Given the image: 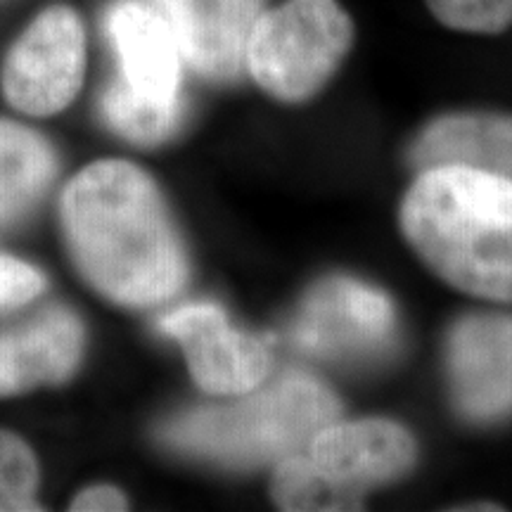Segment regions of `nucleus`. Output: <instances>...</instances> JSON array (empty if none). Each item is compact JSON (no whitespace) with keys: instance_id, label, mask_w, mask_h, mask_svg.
Instances as JSON below:
<instances>
[{"instance_id":"obj_15","label":"nucleus","mask_w":512,"mask_h":512,"mask_svg":"<svg viewBox=\"0 0 512 512\" xmlns=\"http://www.w3.org/2000/svg\"><path fill=\"white\" fill-rule=\"evenodd\" d=\"M271 494L283 510H358L363 501L361 491L325 475L302 453L280 460Z\"/></svg>"},{"instance_id":"obj_13","label":"nucleus","mask_w":512,"mask_h":512,"mask_svg":"<svg viewBox=\"0 0 512 512\" xmlns=\"http://www.w3.org/2000/svg\"><path fill=\"white\" fill-rule=\"evenodd\" d=\"M415 169L467 164L512 181V117L496 112H458L432 121L408 152Z\"/></svg>"},{"instance_id":"obj_19","label":"nucleus","mask_w":512,"mask_h":512,"mask_svg":"<svg viewBox=\"0 0 512 512\" xmlns=\"http://www.w3.org/2000/svg\"><path fill=\"white\" fill-rule=\"evenodd\" d=\"M46 290V278L34 266L0 254V306H22Z\"/></svg>"},{"instance_id":"obj_17","label":"nucleus","mask_w":512,"mask_h":512,"mask_svg":"<svg viewBox=\"0 0 512 512\" xmlns=\"http://www.w3.org/2000/svg\"><path fill=\"white\" fill-rule=\"evenodd\" d=\"M38 463L31 448L0 430V512L41 510L36 501Z\"/></svg>"},{"instance_id":"obj_12","label":"nucleus","mask_w":512,"mask_h":512,"mask_svg":"<svg viewBox=\"0 0 512 512\" xmlns=\"http://www.w3.org/2000/svg\"><path fill=\"white\" fill-rule=\"evenodd\" d=\"M81 349V320L60 306L24 328L5 332L0 335V396L64 382L79 366Z\"/></svg>"},{"instance_id":"obj_8","label":"nucleus","mask_w":512,"mask_h":512,"mask_svg":"<svg viewBox=\"0 0 512 512\" xmlns=\"http://www.w3.org/2000/svg\"><path fill=\"white\" fill-rule=\"evenodd\" d=\"M456 408L472 422L512 415V316H467L448 337Z\"/></svg>"},{"instance_id":"obj_20","label":"nucleus","mask_w":512,"mask_h":512,"mask_svg":"<svg viewBox=\"0 0 512 512\" xmlns=\"http://www.w3.org/2000/svg\"><path fill=\"white\" fill-rule=\"evenodd\" d=\"M126 498L119 489L114 486L100 484V486H91V489L81 491L79 496L74 498L72 510H91V512H100V510H126Z\"/></svg>"},{"instance_id":"obj_4","label":"nucleus","mask_w":512,"mask_h":512,"mask_svg":"<svg viewBox=\"0 0 512 512\" xmlns=\"http://www.w3.org/2000/svg\"><path fill=\"white\" fill-rule=\"evenodd\" d=\"M354 43V24L337 0H285L256 17L245 69L273 98L302 102L332 79Z\"/></svg>"},{"instance_id":"obj_9","label":"nucleus","mask_w":512,"mask_h":512,"mask_svg":"<svg viewBox=\"0 0 512 512\" xmlns=\"http://www.w3.org/2000/svg\"><path fill=\"white\" fill-rule=\"evenodd\" d=\"M105 31L117 57L121 86L147 102H183V55L164 17L143 0H114Z\"/></svg>"},{"instance_id":"obj_16","label":"nucleus","mask_w":512,"mask_h":512,"mask_svg":"<svg viewBox=\"0 0 512 512\" xmlns=\"http://www.w3.org/2000/svg\"><path fill=\"white\" fill-rule=\"evenodd\" d=\"M100 112L119 136L140 145H157L174 136L178 126L183 124L185 102H178V105L147 102L112 79L102 91Z\"/></svg>"},{"instance_id":"obj_18","label":"nucleus","mask_w":512,"mask_h":512,"mask_svg":"<svg viewBox=\"0 0 512 512\" xmlns=\"http://www.w3.org/2000/svg\"><path fill=\"white\" fill-rule=\"evenodd\" d=\"M427 8L444 27L467 34H501L512 27V0H427Z\"/></svg>"},{"instance_id":"obj_7","label":"nucleus","mask_w":512,"mask_h":512,"mask_svg":"<svg viewBox=\"0 0 512 512\" xmlns=\"http://www.w3.org/2000/svg\"><path fill=\"white\" fill-rule=\"evenodd\" d=\"M159 330L181 342L192 380L209 394H247L268 373L264 344L230 325L216 304H185L159 318Z\"/></svg>"},{"instance_id":"obj_14","label":"nucleus","mask_w":512,"mask_h":512,"mask_svg":"<svg viewBox=\"0 0 512 512\" xmlns=\"http://www.w3.org/2000/svg\"><path fill=\"white\" fill-rule=\"evenodd\" d=\"M55 176V155L31 128L0 119V223L17 221Z\"/></svg>"},{"instance_id":"obj_10","label":"nucleus","mask_w":512,"mask_h":512,"mask_svg":"<svg viewBox=\"0 0 512 512\" xmlns=\"http://www.w3.org/2000/svg\"><path fill=\"white\" fill-rule=\"evenodd\" d=\"M174 34L183 62L211 81H233L245 69L247 38L264 0H147Z\"/></svg>"},{"instance_id":"obj_3","label":"nucleus","mask_w":512,"mask_h":512,"mask_svg":"<svg viewBox=\"0 0 512 512\" xmlns=\"http://www.w3.org/2000/svg\"><path fill=\"white\" fill-rule=\"evenodd\" d=\"M339 418V401L316 377L292 373L228 406L178 413L157 439L183 456L226 467H256L299 456Z\"/></svg>"},{"instance_id":"obj_5","label":"nucleus","mask_w":512,"mask_h":512,"mask_svg":"<svg viewBox=\"0 0 512 512\" xmlns=\"http://www.w3.org/2000/svg\"><path fill=\"white\" fill-rule=\"evenodd\" d=\"M86 72V31L72 8L53 5L24 29L3 64V93L29 117L62 112Z\"/></svg>"},{"instance_id":"obj_1","label":"nucleus","mask_w":512,"mask_h":512,"mask_svg":"<svg viewBox=\"0 0 512 512\" xmlns=\"http://www.w3.org/2000/svg\"><path fill=\"white\" fill-rule=\"evenodd\" d=\"M67 245L100 294L124 306H155L188 283V256L152 178L105 159L81 171L62 195Z\"/></svg>"},{"instance_id":"obj_11","label":"nucleus","mask_w":512,"mask_h":512,"mask_svg":"<svg viewBox=\"0 0 512 512\" xmlns=\"http://www.w3.org/2000/svg\"><path fill=\"white\" fill-rule=\"evenodd\" d=\"M415 441L408 430L389 420H356L325 427L311 441V460L325 475L366 491L394 482L415 463Z\"/></svg>"},{"instance_id":"obj_6","label":"nucleus","mask_w":512,"mask_h":512,"mask_svg":"<svg viewBox=\"0 0 512 512\" xmlns=\"http://www.w3.org/2000/svg\"><path fill=\"white\" fill-rule=\"evenodd\" d=\"M394 332L396 316L387 294L337 275L306 294L292 323V342L311 356L366 361L392 347Z\"/></svg>"},{"instance_id":"obj_2","label":"nucleus","mask_w":512,"mask_h":512,"mask_svg":"<svg viewBox=\"0 0 512 512\" xmlns=\"http://www.w3.org/2000/svg\"><path fill=\"white\" fill-rule=\"evenodd\" d=\"M406 240L448 285L512 302V181L467 164L422 169L401 204Z\"/></svg>"}]
</instances>
